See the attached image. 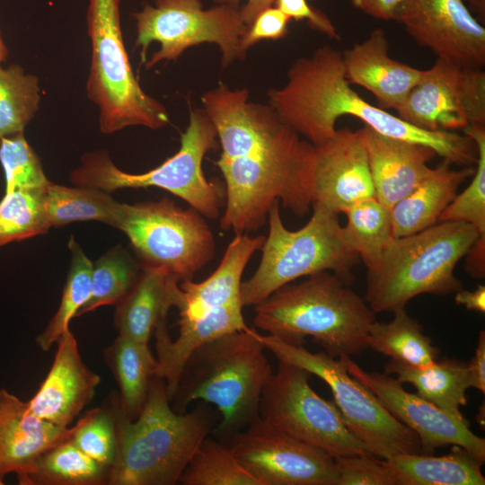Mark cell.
I'll use <instances>...</instances> for the list:
<instances>
[{"label": "cell", "mask_w": 485, "mask_h": 485, "mask_svg": "<svg viewBox=\"0 0 485 485\" xmlns=\"http://www.w3.org/2000/svg\"><path fill=\"white\" fill-rule=\"evenodd\" d=\"M57 344L51 368L28 404L38 418L68 428L93 400L101 378L83 362L70 330Z\"/></svg>", "instance_id": "d6986e66"}, {"label": "cell", "mask_w": 485, "mask_h": 485, "mask_svg": "<svg viewBox=\"0 0 485 485\" xmlns=\"http://www.w3.org/2000/svg\"><path fill=\"white\" fill-rule=\"evenodd\" d=\"M290 18L276 5L261 11L249 25L242 39V48H248L261 40H277L288 31Z\"/></svg>", "instance_id": "7bdbcfd3"}, {"label": "cell", "mask_w": 485, "mask_h": 485, "mask_svg": "<svg viewBox=\"0 0 485 485\" xmlns=\"http://www.w3.org/2000/svg\"><path fill=\"white\" fill-rule=\"evenodd\" d=\"M396 485H484V462L458 445L449 454H398L381 459Z\"/></svg>", "instance_id": "4316f807"}, {"label": "cell", "mask_w": 485, "mask_h": 485, "mask_svg": "<svg viewBox=\"0 0 485 485\" xmlns=\"http://www.w3.org/2000/svg\"><path fill=\"white\" fill-rule=\"evenodd\" d=\"M347 368L397 420L418 436L423 454H433L437 448L458 445L485 462V439L471 430L463 414L448 412L406 391L402 383L386 373L364 370L349 357Z\"/></svg>", "instance_id": "2e32d148"}, {"label": "cell", "mask_w": 485, "mask_h": 485, "mask_svg": "<svg viewBox=\"0 0 485 485\" xmlns=\"http://www.w3.org/2000/svg\"><path fill=\"white\" fill-rule=\"evenodd\" d=\"M257 337L278 360L303 368L328 384L344 423L372 455L387 459L398 454H423L418 436L348 373V357L313 353L302 344H293L271 334L257 332Z\"/></svg>", "instance_id": "30bf717a"}, {"label": "cell", "mask_w": 485, "mask_h": 485, "mask_svg": "<svg viewBox=\"0 0 485 485\" xmlns=\"http://www.w3.org/2000/svg\"><path fill=\"white\" fill-rule=\"evenodd\" d=\"M73 443L101 466L110 469L117 452V428L112 404L93 409L74 426Z\"/></svg>", "instance_id": "60d3db41"}, {"label": "cell", "mask_w": 485, "mask_h": 485, "mask_svg": "<svg viewBox=\"0 0 485 485\" xmlns=\"http://www.w3.org/2000/svg\"><path fill=\"white\" fill-rule=\"evenodd\" d=\"M269 102L286 124L313 146L335 134L341 116H352L379 134L428 146L450 164L468 167L477 161L475 144L467 135L416 128L363 99L345 77L341 52L329 45L295 61L287 84L269 91Z\"/></svg>", "instance_id": "7a4b0ae2"}, {"label": "cell", "mask_w": 485, "mask_h": 485, "mask_svg": "<svg viewBox=\"0 0 485 485\" xmlns=\"http://www.w3.org/2000/svg\"><path fill=\"white\" fill-rule=\"evenodd\" d=\"M139 269L121 246L108 251L93 263L91 294L75 317L103 305H117L136 284L141 272Z\"/></svg>", "instance_id": "d590c367"}, {"label": "cell", "mask_w": 485, "mask_h": 485, "mask_svg": "<svg viewBox=\"0 0 485 485\" xmlns=\"http://www.w3.org/2000/svg\"><path fill=\"white\" fill-rule=\"evenodd\" d=\"M363 13L379 20H395L404 0H350Z\"/></svg>", "instance_id": "f6af8a7d"}, {"label": "cell", "mask_w": 485, "mask_h": 485, "mask_svg": "<svg viewBox=\"0 0 485 485\" xmlns=\"http://www.w3.org/2000/svg\"><path fill=\"white\" fill-rule=\"evenodd\" d=\"M179 481L183 485H260L238 462L224 441L206 437Z\"/></svg>", "instance_id": "8d00e7d4"}, {"label": "cell", "mask_w": 485, "mask_h": 485, "mask_svg": "<svg viewBox=\"0 0 485 485\" xmlns=\"http://www.w3.org/2000/svg\"><path fill=\"white\" fill-rule=\"evenodd\" d=\"M341 55L346 79L368 90L384 110H396L424 75V70L390 57L389 42L381 28Z\"/></svg>", "instance_id": "7402d4cb"}, {"label": "cell", "mask_w": 485, "mask_h": 485, "mask_svg": "<svg viewBox=\"0 0 485 485\" xmlns=\"http://www.w3.org/2000/svg\"><path fill=\"white\" fill-rule=\"evenodd\" d=\"M337 485H396L380 458L355 454L335 459Z\"/></svg>", "instance_id": "b9f144b4"}, {"label": "cell", "mask_w": 485, "mask_h": 485, "mask_svg": "<svg viewBox=\"0 0 485 485\" xmlns=\"http://www.w3.org/2000/svg\"><path fill=\"white\" fill-rule=\"evenodd\" d=\"M116 428L117 452L110 469V485H173L207 436L214 412L206 402L190 412L170 406L166 383L155 375L138 417L122 413L119 396H110Z\"/></svg>", "instance_id": "3957f363"}, {"label": "cell", "mask_w": 485, "mask_h": 485, "mask_svg": "<svg viewBox=\"0 0 485 485\" xmlns=\"http://www.w3.org/2000/svg\"><path fill=\"white\" fill-rule=\"evenodd\" d=\"M395 110L428 131L485 127V73L437 58Z\"/></svg>", "instance_id": "5bb4252c"}, {"label": "cell", "mask_w": 485, "mask_h": 485, "mask_svg": "<svg viewBox=\"0 0 485 485\" xmlns=\"http://www.w3.org/2000/svg\"><path fill=\"white\" fill-rule=\"evenodd\" d=\"M68 247L72 258L57 311L37 337L39 347L48 351L69 330V322L88 300L92 289L93 262L73 236Z\"/></svg>", "instance_id": "836d02e7"}, {"label": "cell", "mask_w": 485, "mask_h": 485, "mask_svg": "<svg viewBox=\"0 0 485 485\" xmlns=\"http://www.w3.org/2000/svg\"><path fill=\"white\" fill-rule=\"evenodd\" d=\"M466 4L474 12L480 19L485 18V0H463ZM469 8V9H470Z\"/></svg>", "instance_id": "f907efd6"}, {"label": "cell", "mask_w": 485, "mask_h": 485, "mask_svg": "<svg viewBox=\"0 0 485 485\" xmlns=\"http://www.w3.org/2000/svg\"><path fill=\"white\" fill-rule=\"evenodd\" d=\"M388 322H374L368 331L366 344L390 359L413 366H424L435 362L439 348L423 332L422 326L410 317L404 308L395 310Z\"/></svg>", "instance_id": "4dcf8cb0"}, {"label": "cell", "mask_w": 485, "mask_h": 485, "mask_svg": "<svg viewBox=\"0 0 485 485\" xmlns=\"http://www.w3.org/2000/svg\"><path fill=\"white\" fill-rule=\"evenodd\" d=\"M40 191L4 193L0 200V247L49 230Z\"/></svg>", "instance_id": "74e56055"}, {"label": "cell", "mask_w": 485, "mask_h": 485, "mask_svg": "<svg viewBox=\"0 0 485 485\" xmlns=\"http://www.w3.org/2000/svg\"><path fill=\"white\" fill-rule=\"evenodd\" d=\"M371 197H375V189L359 130L337 129L331 137L314 146L313 208L339 215Z\"/></svg>", "instance_id": "ac0fdd59"}, {"label": "cell", "mask_w": 485, "mask_h": 485, "mask_svg": "<svg viewBox=\"0 0 485 485\" xmlns=\"http://www.w3.org/2000/svg\"><path fill=\"white\" fill-rule=\"evenodd\" d=\"M73 430L38 418L28 401L0 389V477L13 472L24 484L39 456Z\"/></svg>", "instance_id": "ffe728a7"}, {"label": "cell", "mask_w": 485, "mask_h": 485, "mask_svg": "<svg viewBox=\"0 0 485 485\" xmlns=\"http://www.w3.org/2000/svg\"><path fill=\"white\" fill-rule=\"evenodd\" d=\"M454 301L457 304L463 305L467 310L484 313L485 287L479 285L472 291L461 288L455 292Z\"/></svg>", "instance_id": "681fc988"}, {"label": "cell", "mask_w": 485, "mask_h": 485, "mask_svg": "<svg viewBox=\"0 0 485 485\" xmlns=\"http://www.w3.org/2000/svg\"><path fill=\"white\" fill-rule=\"evenodd\" d=\"M343 213L348 218L346 225L341 226L344 243L367 270L373 269L394 237L391 209L371 197L354 203Z\"/></svg>", "instance_id": "1f68e13d"}, {"label": "cell", "mask_w": 485, "mask_h": 485, "mask_svg": "<svg viewBox=\"0 0 485 485\" xmlns=\"http://www.w3.org/2000/svg\"><path fill=\"white\" fill-rule=\"evenodd\" d=\"M40 196L50 228L84 221H98L117 227L122 203L104 190L49 181Z\"/></svg>", "instance_id": "f546056e"}, {"label": "cell", "mask_w": 485, "mask_h": 485, "mask_svg": "<svg viewBox=\"0 0 485 485\" xmlns=\"http://www.w3.org/2000/svg\"><path fill=\"white\" fill-rule=\"evenodd\" d=\"M385 373L395 375L401 383L413 385L417 394L439 408L461 415L467 404L466 391L471 388L467 364L443 357L424 366H413L390 359Z\"/></svg>", "instance_id": "83f0119b"}, {"label": "cell", "mask_w": 485, "mask_h": 485, "mask_svg": "<svg viewBox=\"0 0 485 485\" xmlns=\"http://www.w3.org/2000/svg\"><path fill=\"white\" fill-rule=\"evenodd\" d=\"M87 28L92 57L86 91L99 108L101 133L131 126L165 127L170 122L166 109L143 91L132 71L122 38L119 0H89Z\"/></svg>", "instance_id": "9c48e42d"}, {"label": "cell", "mask_w": 485, "mask_h": 485, "mask_svg": "<svg viewBox=\"0 0 485 485\" xmlns=\"http://www.w3.org/2000/svg\"><path fill=\"white\" fill-rule=\"evenodd\" d=\"M479 234L467 223L446 221L393 237L377 265L367 270L366 302L375 313H392L422 294L455 293L463 287L454 269Z\"/></svg>", "instance_id": "8992f818"}, {"label": "cell", "mask_w": 485, "mask_h": 485, "mask_svg": "<svg viewBox=\"0 0 485 485\" xmlns=\"http://www.w3.org/2000/svg\"><path fill=\"white\" fill-rule=\"evenodd\" d=\"M375 189V198L391 209L429 173L436 152L426 146L390 137L364 126L359 129Z\"/></svg>", "instance_id": "44dd1931"}, {"label": "cell", "mask_w": 485, "mask_h": 485, "mask_svg": "<svg viewBox=\"0 0 485 485\" xmlns=\"http://www.w3.org/2000/svg\"><path fill=\"white\" fill-rule=\"evenodd\" d=\"M265 236L236 234L224 256L207 279L196 283L191 279L180 282V295L175 304L181 318H197L223 306L242 304V278L255 251H260Z\"/></svg>", "instance_id": "cb8c5ba5"}, {"label": "cell", "mask_w": 485, "mask_h": 485, "mask_svg": "<svg viewBox=\"0 0 485 485\" xmlns=\"http://www.w3.org/2000/svg\"><path fill=\"white\" fill-rule=\"evenodd\" d=\"M275 201L269 212V232L260 249L261 259L254 274L241 285L244 306L255 305L292 281L331 271L346 283L358 257L344 243L339 215L322 208L305 225L295 231L285 227Z\"/></svg>", "instance_id": "ba28073f"}, {"label": "cell", "mask_w": 485, "mask_h": 485, "mask_svg": "<svg viewBox=\"0 0 485 485\" xmlns=\"http://www.w3.org/2000/svg\"><path fill=\"white\" fill-rule=\"evenodd\" d=\"M4 484V479L0 477V485Z\"/></svg>", "instance_id": "f5cc1de1"}, {"label": "cell", "mask_w": 485, "mask_h": 485, "mask_svg": "<svg viewBox=\"0 0 485 485\" xmlns=\"http://www.w3.org/2000/svg\"><path fill=\"white\" fill-rule=\"evenodd\" d=\"M0 163L5 178L4 193L40 191L49 182L23 132L0 138Z\"/></svg>", "instance_id": "ab89813d"}, {"label": "cell", "mask_w": 485, "mask_h": 485, "mask_svg": "<svg viewBox=\"0 0 485 485\" xmlns=\"http://www.w3.org/2000/svg\"><path fill=\"white\" fill-rule=\"evenodd\" d=\"M179 292L180 280L167 269L141 266L136 284L116 305L119 335L148 343L159 322L175 306Z\"/></svg>", "instance_id": "d4e9b609"}, {"label": "cell", "mask_w": 485, "mask_h": 485, "mask_svg": "<svg viewBox=\"0 0 485 485\" xmlns=\"http://www.w3.org/2000/svg\"><path fill=\"white\" fill-rule=\"evenodd\" d=\"M225 442L260 485H337L332 456L260 417Z\"/></svg>", "instance_id": "9a60e30c"}, {"label": "cell", "mask_w": 485, "mask_h": 485, "mask_svg": "<svg viewBox=\"0 0 485 485\" xmlns=\"http://www.w3.org/2000/svg\"><path fill=\"white\" fill-rule=\"evenodd\" d=\"M444 161L432 168L421 182L391 208L392 234L402 237L428 229L438 223L459 186L474 173V168L452 169Z\"/></svg>", "instance_id": "484cf974"}, {"label": "cell", "mask_w": 485, "mask_h": 485, "mask_svg": "<svg viewBox=\"0 0 485 485\" xmlns=\"http://www.w3.org/2000/svg\"><path fill=\"white\" fill-rule=\"evenodd\" d=\"M248 96L222 84L201 97L222 150L215 162L225 187L220 227L236 234L261 228L275 201L297 216L312 207L314 146Z\"/></svg>", "instance_id": "6da1fadb"}, {"label": "cell", "mask_w": 485, "mask_h": 485, "mask_svg": "<svg viewBox=\"0 0 485 485\" xmlns=\"http://www.w3.org/2000/svg\"><path fill=\"white\" fill-rule=\"evenodd\" d=\"M137 22L136 48L150 69L163 60H174L190 47L215 43L222 53V65L242 60V39L248 26L239 7L218 4L203 9L200 0H154L133 13Z\"/></svg>", "instance_id": "8fae6325"}, {"label": "cell", "mask_w": 485, "mask_h": 485, "mask_svg": "<svg viewBox=\"0 0 485 485\" xmlns=\"http://www.w3.org/2000/svg\"><path fill=\"white\" fill-rule=\"evenodd\" d=\"M242 308V304H232L211 310L197 318L180 317L179 335L175 340L169 336L167 317L159 322L154 331L158 363L156 375L165 381L170 401L185 364L197 349L225 333L249 329Z\"/></svg>", "instance_id": "603a6c76"}, {"label": "cell", "mask_w": 485, "mask_h": 485, "mask_svg": "<svg viewBox=\"0 0 485 485\" xmlns=\"http://www.w3.org/2000/svg\"><path fill=\"white\" fill-rule=\"evenodd\" d=\"M217 140L205 110L190 108L179 151L158 167L144 173H128L119 169L105 150H98L82 156L70 181L75 186L108 193L128 188H160L186 201L204 217L216 219L225 205V187L218 180H207L202 161L209 151L216 149Z\"/></svg>", "instance_id": "52a82bcc"}, {"label": "cell", "mask_w": 485, "mask_h": 485, "mask_svg": "<svg viewBox=\"0 0 485 485\" xmlns=\"http://www.w3.org/2000/svg\"><path fill=\"white\" fill-rule=\"evenodd\" d=\"M464 257H466L467 271L472 277L483 278L485 273V234H479Z\"/></svg>", "instance_id": "7dc6e473"}, {"label": "cell", "mask_w": 485, "mask_h": 485, "mask_svg": "<svg viewBox=\"0 0 485 485\" xmlns=\"http://www.w3.org/2000/svg\"><path fill=\"white\" fill-rule=\"evenodd\" d=\"M109 472V469L81 451L69 436L39 456L24 485L108 484Z\"/></svg>", "instance_id": "d6a6232c"}, {"label": "cell", "mask_w": 485, "mask_h": 485, "mask_svg": "<svg viewBox=\"0 0 485 485\" xmlns=\"http://www.w3.org/2000/svg\"><path fill=\"white\" fill-rule=\"evenodd\" d=\"M116 229L128 236L142 266L164 268L180 282L192 279L216 254L215 237L204 216L167 198L122 203Z\"/></svg>", "instance_id": "7c38bea8"}, {"label": "cell", "mask_w": 485, "mask_h": 485, "mask_svg": "<svg viewBox=\"0 0 485 485\" xmlns=\"http://www.w3.org/2000/svg\"><path fill=\"white\" fill-rule=\"evenodd\" d=\"M474 142L477 162L468 187L456 194L440 215L439 222L460 221L485 234V127L470 126L463 130Z\"/></svg>", "instance_id": "f35d334b"}, {"label": "cell", "mask_w": 485, "mask_h": 485, "mask_svg": "<svg viewBox=\"0 0 485 485\" xmlns=\"http://www.w3.org/2000/svg\"><path fill=\"white\" fill-rule=\"evenodd\" d=\"M8 57V49L4 42V40L0 31V64L6 60Z\"/></svg>", "instance_id": "816d5d0a"}, {"label": "cell", "mask_w": 485, "mask_h": 485, "mask_svg": "<svg viewBox=\"0 0 485 485\" xmlns=\"http://www.w3.org/2000/svg\"><path fill=\"white\" fill-rule=\"evenodd\" d=\"M264 350L251 328L204 344L184 366L172 410L184 413L198 400L216 405L222 416L216 434L228 440L260 417L261 392L273 373Z\"/></svg>", "instance_id": "5b68a950"}, {"label": "cell", "mask_w": 485, "mask_h": 485, "mask_svg": "<svg viewBox=\"0 0 485 485\" xmlns=\"http://www.w3.org/2000/svg\"><path fill=\"white\" fill-rule=\"evenodd\" d=\"M217 4L239 7L240 0H213ZM276 0H246L240 9L243 22L249 27L254 18L264 9L273 5ZM313 1V0H311Z\"/></svg>", "instance_id": "c3c4849f"}, {"label": "cell", "mask_w": 485, "mask_h": 485, "mask_svg": "<svg viewBox=\"0 0 485 485\" xmlns=\"http://www.w3.org/2000/svg\"><path fill=\"white\" fill-rule=\"evenodd\" d=\"M39 79L13 64H0V138L24 132L40 101Z\"/></svg>", "instance_id": "e575fe53"}, {"label": "cell", "mask_w": 485, "mask_h": 485, "mask_svg": "<svg viewBox=\"0 0 485 485\" xmlns=\"http://www.w3.org/2000/svg\"><path fill=\"white\" fill-rule=\"evenodd\" d=\"M471 388L485 393V331H480L473 357L467 364Z\"/></svg>", "instance_id": "bcb514c9"}, {"label": "cell", "mask_w": 485, "mask_h": 485, "mask_svg": "<svg viewBox=\"0 0 485 485\" xmlns=\"http://www.w3.org/2000/svg\"><path fill=\"white\" fill-rule=\"evenodd\" d=\"M274 4L290 19L306 21L313 30L330 39L340 40L332 22L325 13L313 7L308 0H276Z\"/></svg>", "instance_id": "ee69618b"}, {"label": "cell", "mask_w": 485, "mask_h": 485, "mask_svg": "<svg viewBox=\"0 0 485 485\" xmlns=\"http://www.w3.org/2000/svg\"><path fill=\"white\" fill-rule=\"evenodd\" d=\"M375 321L365 298L331 271L287 284L254 305L255 327L293 344L311 336L334 357L366 349Z\"/></svg>", "instance_id": "277c9868"}, {"label": "cell", "mask_w": 485, "mask_h": 485, "mask_svg": "<svg viewBox=\"0 0 485 485\" xmlns=\"http://www.w3.org/2000/svg\"><path fill=\"white\" fill-rule=\"evenodd\" d=\"M395 20L437 58L484 66L485 28L463 0H404Z\"/></svg>", "instance_id": "e0dca14e"}, {"label": "cell", "mask_w": 485, "mask_h": 485, "mask_svg": "<svg viewBox=\"0 0 485 485\" xmlns=\"http://www.w3.org/2000/svg\"><path fill=\"white\" fill-rule=\"evenodd\" d=\"M310 374L278 360L260 401V417L282 432L327 453L334 459L372 455L349 431L335 404L319 396ZM374 456V455H372Z\"/></svg>", "instance_id": "4fadbf2b"}, {"label": "cell", "mask_w": 485, "mask_h": 485, "mask_svg": "<svg viewBox=\"0 0 485 485\" xmlns=\"http://www.w3.org/2000/svg\"><path fill=\"white\" fill-rule=\"evenodd\" d=\"M104 359L119 387V403L124 416L136 419L147 400L158 363L148 343L118 335L104 350Z\"/></svg>", "instance_id": "f1b7e54d"}]
</instances>
